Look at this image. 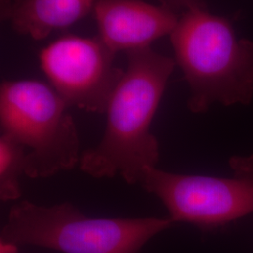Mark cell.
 I'll return each mask as SVG.
<instances>
[{
  "mask_svg": "<svg viewBox=\"0 0 253 253\" xmlns=\"http://www.w3.org/2000/svg\"><path fill=\"white\" fill-rule=\"evenodd\" d=\"M126 57V71L107 104L104 134L82 153L78 166L92 177L120 175L131 185L159 162V143L150 126L176 63L150 47L130 50Z\"/></svg>",
  "mask_w": 253,
  "mask_h": 253,
  "instance_id": "6da1fadb",
  "label": "cell"
},
{
  "mask_svg": "<svg viewBox=\"0 0 253 253\" xmlns=\"http://www.w3.org/2000/svg\"><path fill=\"white\" fill-rule=\"evenodd\" d=\"M190 86L188 107L207 112L216 102L249 104L253 99V42L238 39L229 20L208 12L204 5L185 10L170 34Z\"/></svg>",
  "mask_w": 253,
  "mask_h": 253,
  "instance_id": "7a4b0ae2",
  "label": "cell"
},
{
  "mask_svg": "<svg viewBox=\"0 0 253 253\" xmlns=\"http://www.w3.org/2000/svg\"><path fill=\"white\" fill-rule=\"evenodd\" d=\"M170 217H90L72 204L39 206L27 200L9 210L1 240L63 253H138L172 226Z\"/></svg>",
  "mask_w": 253,
  "mask_h": 253,
  "instance_id": "3957f363",
  "label": "cell"
},
{
  "mask_svg": "<svg viewBox=\"0 0 253 253\" xmlns=\"http://www.w3.org/2000/svg\"><path fill=\"white\" fill-rule=\"evenodd\" d=\"M69 107L52 85L42 82H2V133L28 148V177L45 178L79 165L80 138Z\"/></svg>",
  "mask_w": 253,
  "mask_h": 253,
  "instance_id": "277c9868",
  "label": "cell"
},
{
  "mask_svg": "<svg viewBox=\"0 0 253 253\" xmlns=\"http://www.w3.org/2000/svg\"><path fill=\"white\" fill-rule=\"evenodd\" d=\"M229 166L231 177L182 174L153 167L139 184L161 200L173 223L214 230L253 213V154L233 156Z\"/></svg>",
  "mask_w": 253,
  "mask_h": 253,
  "instance_id": "5b68a950",
  "label": "cell"
},
{
  "mask_svg": "<svg viewBox=\"0 0 253 253\" xmlns=\"http://www.w3.org/2000/svg\"><path fill=\"white\" fill-rule=\"evenodd\" d=\"M116 52L100 36H64L40 53L46 77L68 105L104 114L123 71L115 66Z\"/></svg>",
  "mask_w": 253,
  "mask_h": 253,
  "instance_id": "8992f818",
  "label": "cell"
},
{
  "mask_svg": "<svg viewBox=\"0 0 253 253\" xmlns=\"http://www.w3.org/2000/svg\"><path fill=\"white\" fill-rule=\"evenodd\" d=\"M93 13L99 36L116 53L150 47L170 35L179 20L172 9L143 0H95Z\"/></svg>",
  "mask_w": 253,
  "mask_h": 253,
  "instance_id": "52a82bcc",
  "label": "cell"
},
{
  "mask_svg": "<svg viewBox=\"0 0 253 253\" xmlns=\"http://www.w3.org/2000/svg\"><path fill=\"white\" fill-rule=\"evenodd\" d=\"M95 0H1V18L14 31L41 41L93 10Z\"/></svg>",
  "mask_w": 253,
  "mask_h": 253,
  "instance_id": "ba28073f",
  "label": "cell"
},
{
  "mask_svg": "<svg viewBox=\"0 0 253 253\" xmlns=\"http://www.w3.org/2000/svg\"><path fill=\"white\" fill-rule=\"evenodd\" d=\"M26 147L6 134L0 136V199L15 201L22 196L20 178L27 167Z\"/></svg>",
  "mask_w": 253,
  "mask_h": 253,
  "instance_id": "9c48e42d",
  "label": "cell"
},
{
  "mask_svg": "<svg viewBox=\"0 0 253 253\" xmlns=\"http://www.w3.org/2000/svg\"><path fill=\"white\" fill-rule=\"evenodd\" d=\"M163 6L172 9L173 11H177L179 9H190L193 7L202 6V2L200 0H161Z\"/></svg>",
  "mask_w": 253,
  "mask_h": 253,
  "instance_id": "30bf717a",
  "label": "cell"
},
{
  "mask_svg": "<svg viewBox=\"0 0 253 253\" xmlns=\"http://www.w3.org/2000/svg\"><path fill=\"white\" fill-rule=\"evenodd\" d=\"M0 253H18V246L0 240Z\"/></svg>",
  "mask_w": 253,
  "mask_h": 253,
  "instance_id": "8fae6325",
  "label": "cell"
}]
</instances>
